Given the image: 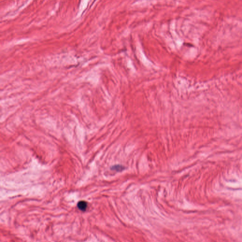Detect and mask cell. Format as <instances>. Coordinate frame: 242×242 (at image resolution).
Instances as JSON below:
<instances>
[{
  "label": "cell",
  "mask_w": 242,
  "mask_h": 242,
  "mask_svg": "<svg viewBox=\"0 0 242 242\" xmlns=\"http://www.w3.org/2000/svg\"><path fill=\"white\" fill-rule=\"evenodd\" d=\"M124 169V167L121 165H116L112 167V169L117 171H122Z\"/></svg>",
  "instance_id": "cell-2"
},
{
  "label": "cell",
  "mask_w": 242,
  "mask_h": 242,
  "mask_svg": "<svg viewBox=\"0 0 242 242\" xmlns=\"http://www.w3.org/2000/svg\"><path fill=\"white\" fill-rule=\"evenodd\" d=\"M77 206L79 210L81 211H85L87 209L88 205L86 202L85 201H81L78 202Z\"/></svg>",
  "instance_id": "cell-1"
}]
</instances>
